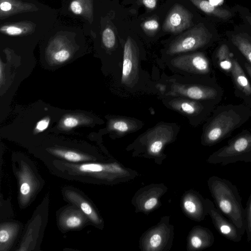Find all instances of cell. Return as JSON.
Listing matches in <instances>:
<instances>
[{"label": "cell", "instance_id": "6da1fadb", "mask_svg": "<svg viewBox=\"0 0 251 251\" xmlns=\"http://www.w3.org/2000/svg\"><path fill=\"white\" fill-rule=\"evenodd\" d=\"M133 16L126 23L119 34L123 48L120 84L130 93L145 91L155 93L154 81H151L148 72L141 68V62L146 59L147 52L144 42L131 28L130 21Z\"/></svg>", "mask_w": 251, "mask_h": 251}, {"label": "cell", "instance_id": "7a4b0ae2", "mask_svg": "<svg viewBox=\"0 0 251 251\" xmlns=\"http://www.w3.org/2000/svg\"><path fill=\"white\" fill-rule=\"evenodd\" d=\"M213 23L204 17L193 27L177 34L170 35L160 43V64L173 56L185 53L202 51L220 39Z\"/></svg>", "mask_w": 251, "mask_h": 251}, {"label": "cell", "instance_id": "3957f363", "mask_svg": "<svg viewBox=\"0 0 251 251\" xmlns=\"http://www.w3.org/2000/svg\"><path fill=\"white\" fill-rule=\"evenodd\" d=\"M209 189L219 211L239 229L246 232L245 209L235 185L228 180L213 176L209 180Z\"/></svg>", "mask_w": 251, "mask_h": 251}, {"label": "cell", "instance_id": "277c9868", "mask_svg": "<svg viewBox=\"0 0 251 251\" xmlns=\"http://www.w3.org/2000/svg\"><path fill=\"white\" fill-rule=\"evenodd\" d=\"M161 4L164 12L163 37L180 33L204 18L188 0H165Z\"/></svg>", "mask_w": 251, "mask_h": 251}, {"label": "cell", "instance_id": "5b68a950", "mask_svg": "<svg viewBox=\"0 0 251 251\" xmlns=\"http://www.w3.org/2000/svg\"><path fill=\"white\" fill-rule=\"evenodd\" d=\"M160 65L174 74L182 75H204L210 71L209 61L202 51L179 54L165 60Z\"/></svg>", "mask_w": 251, "mask_h": 251}, {"label": "cell", "instance_id": "8992f818", "mask_svg": "<svg viewBox=\"0 0 251 251\" xmlns=\"http://www.w3.org/2000/svg\"><path fill=\"white\" fill-rule=\"evenodd\" d=\"M164 12L161 4L156 10L134 15L131 19L132 29L148 45L155 43L163 37L162 26Z\"/></svg>", "mask_w": 251, "mask_h": 251}, {"label": "cell", "instance_id": "52a82bcc", "mask_svg": "<svg viewBox=\"0 0 251 251\" xmlns=\"http://www.w3.org/2000/svg\"><path fill=\"white\" fill-rule=\"evenodd\" d=\"M208 161L222 165L238 161L251 162V134L246 133L237 136L213 153Z\"/></svg>", "mask_w": 251, "mask_h": 251}, {"label": "cell", "instance_id": "ba28073f", "mask_svg": "<svg viewBox=\"0 0 251 251\" xmlns=\"http://www.w3.org/2000/svg\"><path fill=\"white\" fill-rule=\"evenodd\" d=\"M159 98L166 107L186 117L192 126L199 125L205 113L206 106L204 102L206 100L172 96Z\"/></svg>", "mask_w": 251, "mask_h": 251}, {"label": "cell", "instance_id": "9c48e42d", "mask_svg": "<svg viewBox=\"0 0 251 251\" xmlns=\"http://www.w3.org/2000/svg\"><path fill=\"white\" fill-rule=\"evenodd\" d=\"M239 121V118L232 113L221 114L203 128V143L209 145L218 143L235 128Z\"/></svg>", "mask_w": 251, "mask_h": 251}, {"label": "cell", "instance_id": "30bf717a", "mask_svg": "<svg viewBox=\"0 0 251 251\" xmlns=\"http://www.w3.org/2000/svg\"><path fill=\"white\" fill-rule=\"evenodd\" d=\"M206 19L213 23H227L237 15L235 6L229 7L212 3L209 0H188Z\"/></svg>", "mask_w": 251, "mask_h": 251}, {"label": "cell", "instance_id": "8fae6325", "mask_svg": "<svg viewBox=\"0 0 251 251\" xmlns=\"http://www.w3.org/2000/svg\"><path fill=\"white\" fill-rule=\"evenodd\" d=\"M207 209L213 223L219 233L227 239L236 243L240 242L243 235L237 227L227 218L223 216L210 201H207Z\"/></svg>", "mask_w": 251, "mask_h": 251}, {"label": "cell", "instance_id": "7c38bea8", "mask_svg": "<svg viewBox=\"0 0 251 251\" xmlns=\"http://www.w3.org/2000/svg\"><path fill=\"white\" fill-rule=\"evenodd\" d=\"M225 33L228 43L251 64V29L242 24L226 30Z\"/></svg>", "mask_w": 251, "mask_h": 251}, {"label": "cell", "instance_id": "4fadbf2b", "mask_svg": "<svg viewBox=\"0 0 251 251\" xmlns=\"http://www.w3.org/2000/svg\"><path fill=\"white\" fill-rule=\"evenodd\" d=\"M144 126V122L138 119L122 115L115 116L109 120L108 129L120 136L136 132L142 128Z\"/></svg>", "mask_w": 251, "mask_h": 251}, {"label": "cell", "instance_id": "5bb4252c", "mask_svg": "<svg viewBox=\"0 0 251 251\" xmlns=\"http://www.w3.org/2000/svg\"><path fill=\"white\" fill-rule=\"evenodd\" d=\"M20 200L23 204L27 203L35 190L36 182L32 173L24 163L19 173Z\"/></svg>", "mask_w": 251, "mask_h": 251}, {"label": "cell", "instance_id": "9a60e30c", "mask_svg": "<svg viewBox=\"0 0 251 251\" xmlns=\"http://www.w3.org/2000/svg\"><path fill=\"white\" fill-rule=\"evenodd\" d=\"M66 196L76 205L88 218L94 223L99 224L100 220L91 204L75 192L67 191Z\"/></svg>", "mask_w": 251, "mask_h": 251}, {"label": "cell", "instance_id": "2e32d148", "mask_svg": "<svg viewBox=\"0 0 251 251\" xmlns=\"http://www.w3.org/2000/svg\"><path fill=\"white\" fill-rule=\"evenodd\" d=\"M216 57L220 68L226 72L231 71L233 66L232 53L230 51L228 42L220 44L216 51Z\"/></svg>", "mask_w": 251, "mask_h": 251}, {"label": "cell", "instance_id": "e0dca14e", "mask_svg": "<svg viewBox=\"0 0 251 251\" xmlns=\"http://www.w3.org/2000/svg\"><path fill=\"white\" fill-rule=\"evenodd\" d=\"M82 212L78 210L65 212L60 217V224L66 229H74L80 227L85 221Z\"/></svg>", "mask_w": 251, "mask_h": 251}, {"label": "cell", "instance_id": "ac0fdd59", "mask_svg": "<svg viewBox=\"0 0 251 251\" xmlns=\"http://www.w3.org/2000/svg\"><path fill=\"white\" fill-rule=\"evenodd\" d=\"M232 75L237 86L246 95H251V86L237 60H233Z\"/></svg>", "mask_w": 251, "mask_h": 251}, {"label": "cell", "instance_id": "d6986e66", "mask_svg": "<svg viewBox=\"0 0 251 251\" xmlns=\"http://www.w3.org/2000/svg\"><path fill=\"white\" fill-rule=\"evenodd\" d=\"M160 0H123L121 4L124 6L129 5L132 8L139 11L141 7H143L144 12L153 11L160 6Z\"/></svg>", "mask_w": 251, "mask_h": 251}, {"label": "cell", "instance_id": "ffe728a7", "mask_svg": "<svg viewBox=\"0 0 251 251\" xmlns=\"http://www.w3.org/2000/svg\"><path fill=\"white\" fill-rule=\"evenodd\" d=\"M50 152L53 155L70 162H80L91 160L89 156L73 151L53 149L50 150Z\"/></svg>", "mask_w": 251, "mask_h": 251}, {"label": "cell", "instance_id": "44dd1931", "mask_svg": "<svg viewBox=\"0 0 251 251\" xmlns=\"http://www.w3.org/2000/svg\"><path fill=\"white\" fill-rule=\"evenodd\" d=\"M18 227L15 224H3L0 226V250L6 248L12 241L17 232Z\"/></svg>", "mask_w": 251, "mask_h": 251}, {"label": "cell", "instance_id": "7402d4cb", "mask_svg": "<svg viewBox=\"0 0 251 251\" xmlns=\"http://www.w3.org/2000/svg\"><path fill=\"white\" fill-rule=\"evenodd\" d=\"M75 169L79 172L87 174H97L102 171H112L113 169L108 165H103L95 163H87L75 165Z\"/></svg>", "mask_w": 251, "mask_h": 251}, {"label": "cell", "instance_id": "603a6c76", "mask_svg": "<svg viewBox=\"0 0 251 251\" xmlns=\"http://www.w3.org/2000/svg\"><path fill=\"white\" fill-rule=\"evenodd\" d=\"M237 15L240 18L243 24L251 29V11L249 9L240 4L234 5Z\"/></svg>", "mask_w": 251, "mask_h": 251}, {"label": "cell", "instance_id": "cb8c5ba5", "mask_svg": "<svg viewBox=\"0 0 251 251\" xmlns=\"http://www.w3.org/2000/svg\"><path fill=\"white\" fill-rule=\"evenodd\" d=\"M246 213V232L248 242L251 241V192L247 203Z\"/></svg>", "mask_w": 251, "mask_h": 251}, {"label": "cell", "instance_id": "d4e9b609", "mask_svg": "<svg viewBox=\"0 0 251 251\" xmlns=\"http://www.w3.org/2000/svg\"><path fill=\"white\" fill-rule=\"evenodd\" d=\"M70 53L67 50H61L56 52L54 55V59L58 62H63L70 57Z\"/></svg>", "mask_w": 251, "mask_h": 251}, {"label": "cell", "instance_id": "484cf974", "mask_svg": "<svg viewBox=\"0 0 251 251\" xmlns=\"http://www.w3.org/2000/svg\"><path fill=\"white\" fill-rule=\"evenodd\" d=\"M63 124L65 127L71 128L76 126L79 124V121L74 117L69 116L64 119Z\"/></svg>", "mask_w": 251, "mask_h": 251}, {"label": "cell", "instance_id": "4316f807", "mask_svg": "<svg viewBox=\"0 0 251 251\" xmlns=\"http://www.w3.org/2000/svg\"><path fill=\"white\" fill-rule=\"evenodd\" d=\"M50 120L47 118L39 121L36 125L35 129L38 132H42L47 129L49 126Z\"/></svg>", "mask_w": 251, "mask_h": 251}, {"label": "cell", "instance_id": "83f0119b", "mask_svg": "<svg viewBox=\"0 0 251 251\" xmlns=\"http://www.w3.org/2000/svg\"><path fill=\"white\" fill-rule=\"evenodd\" d=\"M72 11L75 14H80L82 11L81 6L77 1L74 0L70 4Z\"/></svg>", "mask_w": 251, "mask_h": 251}, {"label": "cell", "instance_id": "f1b7e54d", "mask_svg": "<svg viewBox=\"0 0 251 251\" xmlns=\"http://www.w3.org/2000/svg\"><path fill=\"white\" fill-rule=\"evenodd\" d=\"M184 206L186 210L190 213H194L197 210V207L195 203L190 201H185Z\"/></svg>", "mask_w": 251, "mask_h": 251}, {"label": "cell", "instance_id": "f546056e", "mask_svg": "<svg viewBox=\"0 0 251 251\" xmlns=\"http://www.w3.org/2000/svg\"><path fill=\"white\" fill-rule=\"evenodd\" d=\"M161 237L159 234H154L152 236L150 240V243L152 247H157L161 242Z\"/></svg>", "mask_w": 251, "mask_h": 251}, {"label": "cell", "instance_id": "4dcf8cb0", "mask_svg": "<svg viewBox=\"0 0 251 251\" xmlns=\"http://www.w3.org/2000/svg\"><path fill=\"white\" fill-rule=\"evenodd\" d=\"M191 241L192 246L197 249L201 247L203 244L202 240L198 236H193Z\"/></svg>", "mask_w": 251, "mask_h": 251}, {"label": "cell", "instance_id": "1f68e13d", "mask_svg": "<svg viewBox=\"0 0 251 251\" xmlns=\"http://www.w3.org/2000/svg\"><path fill=\"white\" fill-rule=\"evenodd\" d=\"M6 32L7 34L11 35H17L20 34L22 31L20 28L14 26H9L6 28Z\"/></svg>", "mask_w": 251, "mask_h": 251}, {"label": "cell", "instance_id": "d6a6232c", "mask_svg": "<svg viewBox=\"0 0 251 251\" xmlns=\"http://www.w3.org/2000/svg\"><path fill=\"white\" fill-rule=\"evenodd\" d=\"M157 200L154 198H152L147 201L145 203L144 207L147 210L152 208L157 203Z\"/></svg>", "mask_w": 251, "mask_h": 251}, {"label": "cell", "instance_id": "836d02e7", "mask_svg": "<svg viewBox=\"0 0 251 251\" xmlns=\"http://www.w3.org/2000/svg\"><path fill=\"white\" fill-rule=\"evenodd\" d=\"M0 8L3 11H9L11 8V4L8 2H3L1 3Z\"/></svg>", "mask_w": 251, "mask_h": 251}, {"label": "cell", "instance_id": "e575fe53", "mask_svg": "<svg viewBox=\"0 0 251 251\" xmlns=\"http://www.w3.org/2000/svg\"><path fill=\"white\" fill-rule=\"evenodd\" d=\"M245 67L249 75L251 78V66L247 63L245 64Z\"/></svg>", "mask_w": 251, "mask_h": 251}, {"label": "cell", "instance_id": "d590c367", "mask_svg": "<svg viewBox=\"0 0 251 251\" xmlns=\"http://www.w3.org/2000/svg\"><path fill=\"white\" fill-rule=\"evenodd\" d=\"M250 242H251V241H250Z\"/></svg>", "mask_w": 251, "mask_h": 251}]
</instances>
